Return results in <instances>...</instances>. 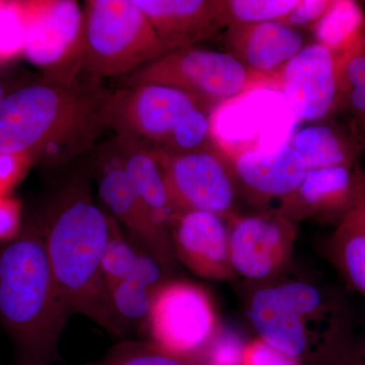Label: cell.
Listing matches in <instances>:
<instances>
[{
    "mask_svg": "<svg viewBox=\"0 0 365 365\" xmlns=\"http://www.w3.org/2000/svg\"><path fill=\"white\" fill-rule=\"evenodd\" d=\"M237 192L258 205L278 204L289 196L304 180L307 169L289 143L274 150L242 151L232 160Z\"/></svg>",
    "mask_w": 365,
    "mask_h": 365,
    "instance_id": "2e32d148",
    "label": "cell"
},
{
    "mask_svg": "<svg viewBox=\"0 0 365 365\" xmlns=\"http://www.w3.org/2000/svg\"><path fill=\"white\" fill-rule=\"evenodd\" d=\"M167 52L194 47L225 30L223 0H134Z\"/></svg>",
    "mask_w": 365,
    "mask_h": 365,
    "instance_id": "e0dca14e",
    "label": "cell"
},
{
    "mask_svg": "<svg viewBox=\"0 0 365 365\" xmlns=\"http://www.w3.org/2000/svg\"><path fill=\"white\" fill-rule=\"evenodd\" d=\"M242 365H302L294 357L257 338L245 346Z\"/></svg>",
    "mask_w": 365,
    "mask_h": 365,
    "instance_id": "4dcf8cb0",
    "label": "cell"
},
{
    "mask_svg": "<svg viewBox=\"0 0 365 365\" xmlns=\"http://www.w3.org/2000/svg\"><path fill=\"white\" fill-rule=\"evenodd\" d=\"M332 4V0H299L282 21L299 31L300 29L313 28Z\"/></svg>",
    "mask_w": 365,
    "mask_h": 365,
    "instance_id": "1f68e13d",
    "label": "cell"
},
{
    "mask_svg": "<svg viewBox=\"0 0 365 365\" xmlns=\"http://www.w3.org/2000/svg\"><path fill=\"white\" fill-rule=\"evenodd\" d=\"M361 177L359 162L354 168L307 170L299 186L275 209L297 225L309 218L338 223L351 207Z\"/></svg>",
    "mask_w": 365,
    "mask_h": 365,
    "instance_id": "9a60e30c",
    "label": "cell"
},
{
    "mask_svg": "<svg viewBox=\"0 0 365 365\" xmlns=\"http://www.w3.org/2000/svg\"><path fill=\"white\" fill-rule=\"evenodd\" d=\"M222 42L251 73L270 81L304 47L302 33L283 23L267 21L225 30Z\"/></svg>",
    "mask_w": 365,
    "mask_h": 365,
    "instance_id": "ac0fdd59",
    "label": "cell"
},
{
    "mask_svg": "<svg viewBox=\"0 0 365 365\" xmlns=\"http://www.w3.org/2000/svg\"><path fill=\"white\" fill-rule=\"evenodd\" d=\"M21 230V203L11 195L0 196V242L14 241Z\"/></svg>",
    "mask_w": 365,
    "mask_h": 365,
    "instance_id": "d6a6232c",
    "label": "cell"
},
{
    "mask_svg": "<svg viewBox=\"0 0 365 365\" xmlns=\"http://www.w3.org/2000/svg\"><path fill=\"white\" fill-rule=\"evenodd\" d=\"M168 274L150 254L140 249L133 272L108 289L110 309L119 337L148 332L153 297L169 280Z\"/></svg>",
    "mask_w": 365,
    "mask_h": 365,
    "instance_id": "d6986e66",
    "label": "cell"
},
{
    "mask_svg": "<svg viewBox=\"0 0 365 365\" xmlns=\"http://www.w3.org/2000/svg\"><path fill=\"white\" fill-rule=\"evenodd\" d=\"M109 128L122 143L157 155H177L212 148L211 115L193 98L172 86H119L113 91Z\"/></svg>",
    "mask_w": 365,
    "mask_h": 365,
    "instance_id": "5b68a950",
    "label": "cell"
},
{
    "mask_svg": "<svg viewBox=\"0 0 365 365\" xmlns=\"http://www.w3.org/2000/svg\"><path fill=\"white\" fill-rule=\"evenodd\" d=\"M26 16L21 2H0V57L23 52Z\"/></svg>",
    "mask_w": 365,
    "mask_h": 365,
    "instance_id": "83f0119b",
    "label": "cell"
},
{
    "mask_svg": "<svg viewBox=\"0 0 365 365\" xmlns=\"http://www.w3.org/2000/svg\"><path fill=\"white\" fill-rule=\"evenodd\" d=\"M33 165L28 155L0 153V196L11 195Z\"/></svg>",
    "mask_w": 365,
    "mask_h": 365,
    "instance_id": "f546056e",
    "label": "cell"
},
{
    "mask_svg": "<svg viewBox=\"0 0 365 365\" xmlns=\"http://www.w3.org/2000/svg\"><path fill=\"white\" fill-rule=\"evenodd\" d=\"M297 227L275 208L230 216L228 240L235 275L266 282L282 272L292 259Z\"/></svg>",
    "mask_w": 365,
    "mask_h": 365,
    "instance_id": "7c38bea8",
    "label": "cell"
},
{
    "mask_svg": "<svg viewBox=\"0 0 365 365\" xmlns=\"http://www.w3.org/2000/svg\"><path fill=\"white\" fill-rule=\"evenodd\" d=\"M307 170L356 167L359 146L352 132L335 119L313 122L295 132L289 143Z\"/></svg>",
    "mask_w": 365,
    "mask_h": 365,
    "instance_id": "44dd1931",
    "label": "cell"
},
{
    "mask_svg": "<svg viewBox=\"0 0 365 365\" xmlns=\"http://www.w3.org/2000/svg\"><path fill=\"white\" fill-rule=\"evenodd\" d=\"M157 157L179 215L204 211L225 218L235 215L237 188L232 163L217 145Z\"/></svg>",
    "mask_w": 365,
    "mask_h": 365,
    "instance_id": "30bf717a",
    "label": "cell"
},
{
    "mask_svg": "<svg viewBox=\"0 0 365 365\" xmlns=\"http://www.w3.org/2000/svg\"><path fill=\"white\" fill-rule=\"evenodd\" d=\"M170 240L176 259L198 277L222 281L235 275L228 218L204 211L182 212L173 225Z\"/></svg>",
    "mask_w": 365,
    "mask_h": 365,
    "instance_id": "5bb4252c",
    "label": "cell"
},
{
    "mask_svg": "<svg viewBox=\"0 0 365 365\" xmlns=\"http://www.w3.org/2000/svg\"><path fill=\"white\" fill-rule=\"evenodd\" d=\"M313 29L316 42L337 53L349 49L365 32L361 11L352 1H333Z\"/></svg>",
    "mask_w": 365,
    "mask_h": 365,
    "instance_id": "cb8c5ba5",
    "label": "cell"
},
{
    "mask_svg": "<svg viewBox=\"0 0 365 365\" xmlns=\"http://www.w3.org/2000/svg\"><path fill=\"white\" fill-rule=\"evenodd\" d=\"M95 150L93 160L88 165L106 212L123 225L141 249L150 254L168 273L172 272L177 260L172 240L150 222L114 139Z\"/></svg>",
    "mask_w": 365,
    "mask_h": 365,
    "instance_id": "8fae6325",
    "label": "cell"
},
{
    "mask_svg": "<svg viewBox=\"0 0 365 365\" xmlns=\"http://www.w3.org/2000/svg\"><path fill=\"white\" fill-rule=\"evenodd\" d=\"M245 343L232 330L220 326L215 335L199 355L206 365H242Z\"/></svg>",
    "mask_w": 365,
    "mask_h": 365,
    "instance_id": "f1b7e54d",
    "label": "cell"
},
{
    "mask_svg": "<svg viewBox=\"0 0 365 365\" xmlns=\"http://www.w3.org/2000/svg\"><path fill=\"white\" fill-rule=\"evenodd\" d=\"M112 93L81 73L7 93L0 104V153H24L43 167L68 165L93 150L109 128Z\"/></svg>",
    "mask_w": 365,
    "mask_h": 365,
    "instance_id": "6da1fadb",
    "label": "cell"
},
{
    "mask_svg": "<svg viewBox=\"0 0 365 365\" xmlns=\"http://www.w3.org/2000/svg\"><path fill=\"white\" fill-rule=\"evenodd\" d=\"M339 54V93L332 119L353 134L365 131V32Z\"/></svg>",
    "mask_w": 365,
    "mask_h": 365,
    "instance_id": "603a6c76",
    "label": "cell"
},
{
    "mask_svg": "<svg viewBox=\"0 0 365 365\" xmlns=\"http://www.w3.org/2000/svg\"><path fill=\"white\" fill-rule=\"evenodd\" d=\"M71 314L60 295L35 220L0 249V326L19 365H52Z\"/></svg>",
    "mask_w": 365,
    "mask_h": 365,
    "instance_id": "3957f363",
    "label": "cell"
},
{
    "mask_svg": "<svg viewBox=\"0 0 365 365\" xmlns=\"http://www.w3.org/2000/svg\"><path fill=\"white\" fill-rule=\"evenodd\" d=\"M277 83L297 121L332 119L339 93V54L318 42L306 45L283 67Z\"/></svg>",
    "mask_w": 365,
    "mask_h": 365,
    "instance_id": "4fadbf2b",
    "label": "cell"
},
{
    "mask_svg": "<svg viewBox=\"0 0 365 365\" xmlns=\"http://www.w3.org/2000/svg\"><path fill=\"white\" fill-rule=\"evenodd\" d=\"M353 134V133H352ZM359 146V165L365 179V131L353 134Z\"/></svg>",
    "mask_w": 365,
    "mask_h": 365,
    "instance_id": "e575fe53",
    "label": "cell"
},
{
    "mask_svg": "<svg viewBox=\"0 0 365 365\" xmlns=\"http://www.w3.org/2000/svg\"><path fill=\"white\" fill-rule=\"evenodd\" d=\"M83 14L81 72L88 78H123L168 53L134 0H86Z\"/></svg>",
    "mask_w": 365,
    "mask_h": 365,
    "instance_id": "8992f818",
    "label": "cell"
},
{
    "mask_svg": "<svg viewBox=\"0 0 365 365\" xmlns=\"http://www.w3.org/2000/svg\"><path fill=\"white\" fill-rule=\"evenodd\" d=\"M26 16L23 53L46 78L71 81L83 67V9L76 1L21 2Z\"/></svg>",
    "mask_w": 365,
    "mask_h": 365,
    "instance_id": "9c48e42d",
    "label": "cell"
},
{
    "mask_svg": "<svg viewBox=\"0 0 365 365\" xmlns=\"http://www.w3.org/2000/svg\"><path fill=\"white\" fill-rule=\"evenodd\" d=\"M139 251L140 249L127 241L119 223L109 215V239L102 261V275L107 292L133 272Z\"/></svg>",
    "mask_w": 365,
    "mask_h": 365,
    "instance_id": "4316f807",
    "label": "cell"
},
{
    "mask_svg": "<svg viewBox=\"0 0 365 365\" xmlns=\"http://www.w3.org/2000/svg\"><path fill=\"white\" fill-rule=\"evenodd\" d=\"M266 79L227 52L189 47L163 55L121 78L120 86L157 83L184 91L212 115L216 108Z\"/></svg>",
    "mask_w": 365,
    "mask_h": 365,
    "instance_id": "52a82bcc",
    "label": "cell"
},
{
    "mask_svg": "<svg viewBox=\"0 0 365 365\" xmlns=\"http://www.w3.org/2000/svg\"><path fill=\"white\" fill-rule=\"evenodd\" d=\"M333 265L346 282L365 299V179L361 180L351 207L337 223L328 242Z\"/></svg>",
    "mask_w": 365,
    "mask_h": 365,
    "instance_id": "7402d4cb",
    "label": "cell"
},
{
    "mask_svg": "<svg viewBox=\"0 0 365 365\" xmlns=\"http://www.w3.org/2000/svg\"><path fill=\"white\" fill-rule=\"evenodd\" d=\"M78 365H206L200 357L182 356L158 347L150 340H124L104 356Z\"/></svg>",
    "mask_w": 365,
    "mask_h": 365,
    "instance_id": "d4e9b609",
    "label": "cell"
},
{
    "mask_svg": "<svg viewBox=\"0 0 365 365\" xmlns=\"http://www.w3.org/2000/svg\"><path fill=\"white\" fill-rule=\"evenodd\" d=\"M297 2L299 0H223L225 30L282 21Z\"/></svg>",
    "mask_w": 365,
    "mask_h": 365,
    "instance_id": "484cf974",
    "label": "cell"
},
{
    "mask_svg": "<svg viewBox=\"0 0 365 365\" xmlns=\"http://www.w3.org/2000/svg\"><path fill=\"white\" fill-rule=\"evenodd\" d=\"M7 96V91L6 90V86H4V83L0 81V104H1L2 101L4 100Z\"/></svg>",
    "mask_w": 365,
    "mask_h": 365,
    "instance_id": "d590c367",
    "label": "cell"
},
{
    "mask_svg": "<svg viewBox=\"0 0 365 365\" xmlns=\"http://www.w3.org/2000/svg\"><path fill=\"white\" fill-rule=\"evenodd\" d=\"M247 316L258 338L302 365H325L352 332L341 297L302 278L262 283Z\"/></svg>",
    "mask_w": 365,
    "mask_h": 365,
    "instance_id": "277c9868",
    "label": "cell"
},
{
    "mask_svg": "<svg viewBox=\"0 0 365 365\" xmlns=\"http://www.w3.org/2000/svg\"><path fill=\"white\" fill-rule=\"evenodd\" d=\"M325 365H365V337L350 333Z\"/></svg>",
    "mask_w": 365,
    "mask_h": 365,
    "instance_id": "836d02e7",
    "label": "cell"
},
{
    "mask_svg": "<svg viewBox=\"0 0 365 365\" xmlns=\"http://www.w3.org/2000/svg\"><path fill=\"white\" fill-rule=\"evenodd\" d=\"M93 182L90 165L71 173L35 222L69 313L119 337L102 275L109 215L93 202Z\"/></svg>",
    "mask_w": 365,
    "mask_h": 365,
    "instance_id": "7a4b0ae2",
    "label": "cell"
},
{
    "mask_svg": "<svg viewBox=\"0 0 365 365\" xmlns=\"http://www.w3.org/2000/svg\"><path fill=\"white\" fill-rule=\"evenodd\" d=\"M114 140L150 222L170 239V230L179 211L165 184L158 158L143 148L122 143L116 138Z\"/></svg>",
    "mask_w": 365,
    "mask_h": 365,
    "instance_id": "ffe728a7",
    "label": "cell"
},
{
    "mask_svg": "<svg viewBox=\"0 0 365 365\" xmlns=\"http://www.w3.org/2000/svg\"><path fill=\"white\" fill-rule=\"evenodd\" d=\"M218 328L212 300L202 287L169 279L153 297L146 333L167 351L198 357Z\"/></svg>",
    "mask_w": 365,
    "mask_h": 365,
    "instance_id": "ba28073f",
    "label": "cell"
}]
</instances>
